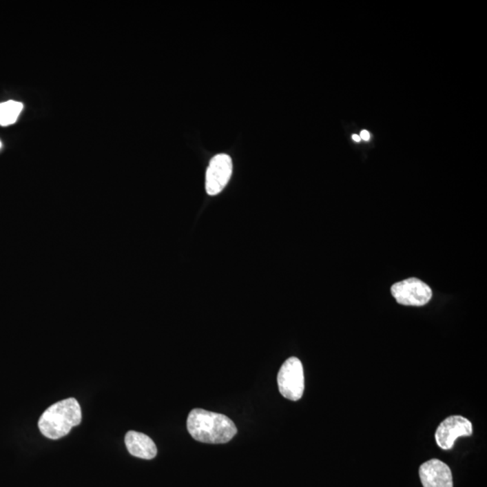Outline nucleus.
I'll list each match as a JSON object with an SVG mask.
<instances>
[{"instance_id": "obj_6", "label": "nucleus", "mask_w": 487, "mask_h": 487, "mask_svg": "<svg viewBox=\"0 0 487 487\" xmlns=\"http://www.w3.org/2000/svg\"><path fill=\"white\" fill-rule=\"evenodd\" d=\"M233 170L231 157L226 154H217L209 162L206 172V191L214 196L222 191L229 182Z\"/></svg>"}, {"instance_id": "obj_8", "label": "nucleus", "mask_w": 487, "mask_h": 487, "mask_svg": "<svg viewBox=\"0 0 487 487\" xmlns=\"http://www.w3.org/2000/svg\"><path fill=\"white\" fill-rule=\"evenodd\" d=\"M125 443L132 456L143 459H153L156 457V443L150 437L138 431H130L125 434Z\"/></svg>"}, {"instance_id": "obj_10", "label": "nucleus", "mask_w": 487, "mask_h": 487, "mask_svg": "<svg viewBox=\"0 0 487 487\" xmlns=\"http://www.w3.org/2000/svg\"><path fill=\"white\" fill-rule=\"evenodd\" d=\"M360 136V138L364 140V141H369L370 139V133L369 131L363 130Z\"/></svg>"}, {"instance_id": "obj_3", "label": "nucleus", "mask_w": 487, "mask_h": 487, "mask_svg": "<svg viewBox=\"0 0 487 487\" xmlns=\"http://www.w3.org/2000/svg\"><path fill=\"white\" fill-rule=\"evenodd\" d=\"M280 393L288 400L296 402L302 397L304 392V373L299 358H288L277 376Z\"/></svg>"}, {"instance_id": "obj_5", "label": "nucleus", "mask_w": 487, "mask_h": 487, "mask_svg": "<svg viewBox=\"0 0 487 487\" xmlns=\"http://www.w3.org/2000/svg\"><path fill=\"white\" fill-rule=\"evenodd\" d=\"M473 434V426L469 419L460 415L448 417L437 427L435 439L442 450H448L453 448L459 437H470Z\"/></svg>"}, {"instance_id": "obj_11", "label": "nucleus", "mask_w": 487, "mask_h": 487, "mask_svg": "<svg viewBox=\"0 0 487 487\" xmlns=\"http://www.w3.org/2000/svg\"><path fill=\"white\" fill-rule=\"evenodd\" d=\"M353 140H354L355 142H360L361 138L360 136L358 135H353L352 136Z\"/></svg>"}, {"instance_id": "obj_2", "label": "nucleus", "mask_w": 487, "mask_h": 487, "mask_svg": "<svg viewBox=\"0 0 487 487\" xmlns=\"http://www.w3.org/2000/svg\"><path fill=\"white\" fill-rule=\"evenodd\" d=\"M83 414L75 398L65 399L46 409L38 422V428L43 436L59 439L68 435L72 428L81 422Z\"/></svg>"}, {"instance_id": "obj_12", "label": "nucleus", "mask_w": 487, "mask_h": 487, "mask_svg": "<svg viewBox=\"0 0 487 487\" xmlns=\"http://www.w3.org/2000/svg\"><path fill=\"white\" fill-rule=\"evenodd\" d=\"M1 147H2V144H1V142H0V148H1Z\"/></svg>"}, {"instance_id": "obj_4", "label": "nucleus", "mask_w": 487, "mask_h": 487, "mask_svg": "<svg viewBox=\"0 0 487 487\" xmlns=\"http://www.w3.org/2000/svg\"><path fill=\"white\" fill-rule=\"evenodd\" d=\"M393 298L399 304L421 307L430 302L433 290L424 282L417 278H408L396 282L391 288Z\"/></svg>"}, {"instance_id": "obj_9", "label": "nucleus", "mask_w": 487, "mask_h": 487, "mask_svg": "<svg viewBox=\"0 0 487 487\" xmlns=\"http://www.w3.org/2000/svg\"><path fill=\"white\" fill-rule=\"evenodd\" d=\"M21 102L8 101L0 103V125H7L16 123L17 118L23 110Z\"/></svg>"}, {"instance_id": "obj_7", "label": "nucleus", "mask_w": 487, "mask_h": 487, "mask_svg": "<svg viewBox=\"0 0 487 487\" xmlns=\"http://www.w3.org/2000/svg\"><path fill=\"white\" fill-rule=\"evenodd\" d=\"M424 487H453V478L447 464L433 459L422 464L419 470Z\"/></svg>"}, {"instance_id": "obj_1", "label": "nucleus", "mask_w": 487, "mask_h": 487, "mask_svg": "<svg viewBox=\"0 0 487 487\" xmlns=\"http://www.w3.org/2000/svg\"><path fill=\"white\" fill-rule=\"evenodd\" d=\"M187 428L195 440L208 444H224L238 433L237 427L229 417L203 409L189 413Z\"/></svg>"}]
</instances>
